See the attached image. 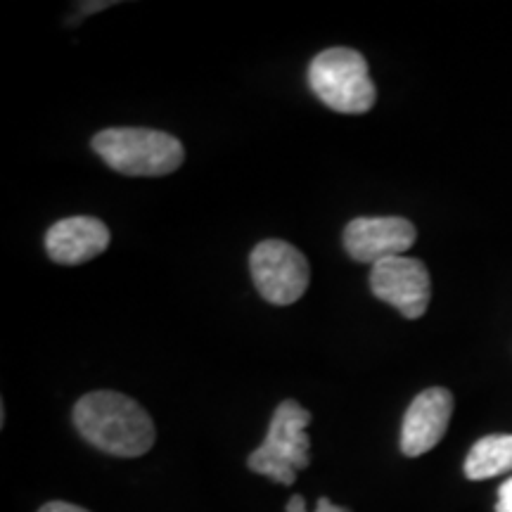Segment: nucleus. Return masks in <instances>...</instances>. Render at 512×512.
Segmentation results:
<instances>
[{
  "instance_id": "14",
  "label": "nucleus",
  "mask_w": 512,
  "mask_h": 512,
  "mask_svg": "<svg viewBox=\"0 0 512 512\" xmlns=\"http://www.w3.org/2000/svg\"><path fill=\"white\" fill-rule=\"evenodd\" d=\"M287 512H306L304 496H292L290 503H287Z\"/></svg>"
},
{
  "instance_id": "11",
  "label": "nucleus",
  "mask_w": 512,
  "mask_h": 512,
  "mask_svg": "<svg viewBox=\"0 0 512 512\" xmlns=\"http://www.w3.org/2000/svg\"><path fill=\"white\" fill-rule=\"evenodd\" d=\"M496 512H512V477L508 482H503L501 489H498Z\"/></svg>"
},
{
  "instance_id": "1",
  "label": "nucleus",
  "mask_w": 512,
  "mask_h": 512,
  "mask_svg": "<svg viewBox=\"0 0 512 512\" xmlns=\"http://www.w3.org/2000/svg\"><path fill=\"white\" fill-rule=\"evenodd\" d=\"M74 425L88 444L119 458L145 456L155 444L150 413L119 392H91L74 406Z\"/></svg>"
},
{
  "instance_id": "6",
  "label": "nucleus",
  "mask_w": 512,
  "mask_h": 512,
  "mask_svg": "<svg viewBox=\"0 0 512 512\" xmlns=\"http://www.w3.org/2000/svg\"><path fill=\"white\" fill-rule=\"evenodd\" d=\"M370 290L380 302L392 304L403 318L415 320L430 306V271L413 256H394L370 266Z\"/></svg>"
},
{
  "instance_id": "3",
  "label": "nucleus",
  "mask_w": 512,
  "mask_h": 512,
  "mask_svg": "<svg viewBox=\"0 0 512 512\" xmlns=\"http://www.w3.org/2000/svg\"><path fill=\"white\" fill-rule=\"evenodd\" d=\"M309 86L325 107L342 114L370 112L377 100L366 57L351 48H328L313 57Z\"/></svg>"
},
{
  "instance_id": "13",
  "label": "nucleus",
  "mask_w": 512,
  "mask_h": 512,
  "mask_svg": "<svg viewBox=\"0 0 512 512\" xmlns=\"http://www.w3.org/2000/svg\"><path fill=\"white\" fill-rule=\"evenodd\" d=\"M316 512H351L347 508H339V505H335L332 501H328V498H318V505H316Z\"/></svg>"
},
{
  "instance_id": "7",
  "label": "nucleus",
  "mask_w": 512,
  "mask_h": 512,
  "mask_svg": "<svg viewBox=\"0 0 512 512\" xmlns=\"http://www.w3.org/2000/svg\"><path fill=\"white\" fill-rule=\"evenodd\" d=\"M415 238L418 230L401 216H361L344 228V249L354 261L375 266L406 254Z\"/></svg>"
},
{
  "instance_id": "10",
  "label": "nucleus",
  "mask_w": 512,
  "mask_h": 512,
  "mask_svg": "<svg viewBox=\"0 0 512 512\" xmlns=\"http://www.w3.org/2000/svg\"><path fill=\"white\" fill-rule=\"evenodd\" d=\"M512 470V434H489L472 446L465 460V477L482 482Z\"/></svg>"
},
{
  "instance_id": "9",
  "label": "nucleus",
  "mask_w": 512,
  "mask_h": 512,
  "mask_svg": "<svg viewBox=\"0 0 512 512\" xmlns=\"http://www.w3.org/2000/svg\"><path fill=\"white\" fill-rule=\"evenodd\" d=\"M110 228L93 216H69L46 233V252L55 264L79 266L110 247Z\"/></svg>"
},
{
  "instance_id": "5",
  "label": "nucleus",
  "mask_w": 512,
  "mask_h": 512,
  "mask_svg": "<svg viewBox=\"0 0 512 512\" xmlns=\"http://www.w3.org/2000/svg\"><path fill=\"white\" fill-rule=\"evenodd\" d=\"M252 280L266 302L290 306L304 297L309 287V261L297 247L285 240H264L249 256Z\"/></svg>"
},
{
  "instance_id": "4",
  "label": "nucleus",
  "mask_w": 512,
  "mask_h": 512,
  "mask_svg": "<svg viewBox=\"0 0 512 512\" xmlns=\"http://www.w3.org/2000/svg\"><path fill=\"white\" fill-rule=\"evenodd\" d=\"M311 413L302 403L287 399L275 408L271 427L261 446L247 458V467L256 475H266L283 486L294 484L297 470L309 467Z\"/></svg>"
},
{
  "instance_id": "2",
  "label": "nucleus",
  "mask_w": 512,
  "mask_h": 512,
  "mask_svg": "<svg viewBox=\"0 0 512 512\" xmlns=\"http://www.w3.org/2000/svg\"><path fill=\"white\" fill-rule=\"evenodd\" d=\"M91 145L102 162L124 176H169L185 159L181 140L155 128H107Z\"/></svg>"
},
{
  "instance_id": "12",
  "label": "nucleus",
  "mask_w": 512,
  "mask_h": 512,
  "mask_svg": "<svg viewBox=\"0 0 512 512\" xmlns=\"http://www.w3.org/2000/svg\"><path fill=\"white\" fill-rule=\"evenodd\" d=\"M38 512H88L86 508H79V505L74 503H64V501H50L43 505Z\"/></svg>"
},
{
  "instance_id": "8",
  "label": "nucleus",
  "mask_w": 512,
  "mask_h": 512,
  "mask_svg": "<svg viewBox=\"0 0 512 512\" xmlns=\"http://www.w3.org/2000/svg\"><path fill=\"white\" fill-rule=\"evenodd\" d=\"M453 415V396L444 387L425 389L415 396L401 427L403 456L418 458L444 439Z\"/></svg>"
}]
</instances>
